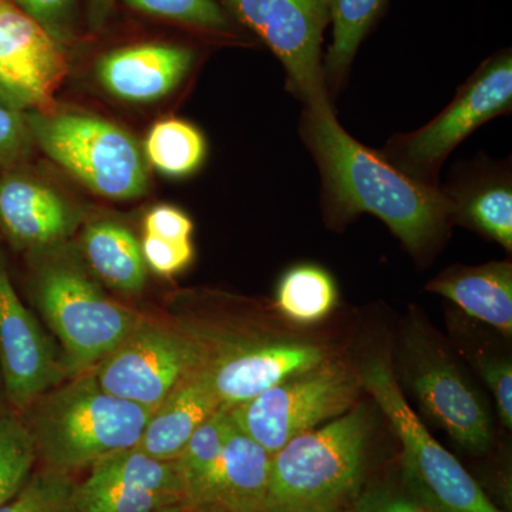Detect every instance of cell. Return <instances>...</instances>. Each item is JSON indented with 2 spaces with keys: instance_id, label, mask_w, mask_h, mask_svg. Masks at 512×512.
<instances>
[{
  "instance_id": "1",
  "label": "cell",
  "mask_w": 512,
  "mask_h": 512,
  "mask_svg": "<svg viewBox=\"0 0 512 512\" xmlns=\"http://www.w3.org/2000/svg\"><path fill=\"white\" fill-rule=\"evenodd\" d=\"M299 131L318 165L330 227H345L360 214L375 215L414 258L436 251L454 222L443 188L414 180L379 150L355 140L340 126L332 101L303 106Z\"/></svg>"
},
{
  "instance_id": "2",
  "label": "cell",
  "mask_w": 512,
  "mask_h": 512,
  "mask_svg": "<svg viewBox=\"0 0 512 512\" xmlns=\"http://www.w3.org/2000/svg\"><path fill=\"white\" fill-rule=\"evenodd\" d=\"M33 301L62 345L66 375L94 369L143 316L113 301L69 244L32 252Z\"/></svg>"
},
{
  "instance_id": "3",
  "label": "cell",
  "mask_w": 512,
  "mask_h": 512,
  "mask_svg": "<svg viewBox=\"0 0 512 512\" xmlns=\"http://www.w3.org/2000/svg\"><path fill=\"white\" fill-rule=\"evenodd\" d=\"M29 410L37 461L69 476L136 447L151 416L146 407L106 392L94 373L49 390Z\"/></svg>"
},
{
  "instance_id": "4",
  "label": "cell",
  "mask_w": 512,
  "mask_h": 512,
  "mask_svg": "<svg viewBox=\"0 0 512 512\" xmlns=\"http://www.w3.org/2000/svg\"><path fill=\"white\" fill-rule=\"evenodd\" d=\"M369 433V417L355 410L286 443L272 454L268 504L296 512L346 507L359 491Z\"/></svg>"
},
{
  "instance_id": "5",
  "label": "cell",
  "mask_w": 512,
  "mask_h": 512,
  "mask_svg": "<svg viewBox=\"0 0 512 512\" xmlns=\"http://www.w3.org/2000/svg\"><path fill=\"white\" fill-rule=\"evenodd\" d=\"M33 143L94 194L127 201L148 190V164L136 138L84 113L26 110Z\"/></svg>"
},
{
  "instance_id": "6",
  "label": "cell",
  "mask_w": 512,
  "mask_h": 512,
  "mask_svg": "<svg viewBox=\"0 0 512 512\" xmlns=\"http://www.w3.org/2000/svg\"><path fill=\"white\" fill-rule=\"evenodd\" d=\"M359 375L402 443L403 480L417 494L439 512H505L427 431L384 360H370Z\"/></svg>"
},
{
  "instance_id": "7",
  "label": "cell",
  "mask_w": 512,
  "mask_h": 512,
  "mask_svg": "<svg viewBox=\"0 0 512 512\" xmlns=\"http://www.w3.org/2000/svg\"><path fill=\"white\" fill-rule=\"evenodd\" d=\"M511 107L512 57L510 50H504L485 60L426 126L393 136L379 151L402 173L440 187L441 167L458 144L487 121L510 113Z\"/></svg>"
},
{
  "instance_id": "8",
  "label": "cell",
  "mask_w": 512,
  "mask_h": 512,
  "mask_svg": "<svg viewBox=\"0 0 512 512\" xmlns=\"http://www.w3.org/2000/svg\"><path fill=\"white\" fill-rule=\"evenodd\" d=\"M362 387L352 367L329 357L255 399L231 407L229 413L239 431L275 454L299 434L348 413Z\"/></svg>"
},
{
  "instance_id": "9",
  "label": "cell",
  "mask_w": 512,
  "mask_h": 512,
  "mask_svg": "<svg viewBox=\"0 0 512 512\" xmlns=\"http://www.w3.org/2000/svg\"><path fill=\"white\" fill-rule=\"evenodd\" d=\"M211 353L190 330L143 318L94 376L106 392L153 412L178 383L210 362Z\"/></svg>"
},
{
  "instance_id": "10",
  "label": "cell",
  "mask_w": 512,
  "mask_h": 512,
  "mask_svg": "<svg viewBox=\"0 0 512 512\" xmlns=\"http://www.w3.org/2000/svg\"><path fill=\"white\" fill-rule=\"evenodd\" d=\"M220 5L278 57L289 92L303 106L332 101L322 56L323 32L332 20V0H220Z\"/></svg>"
},
{
  "instance_id": "11",
  "label": "cell",
  "mask_w": 512,
  "mask_h": 512,
  "mask_svg": "<svg viewBox=\"0 0 512 512\" xmlns=\"http://www.w3.org/2000/svg\"><path fill=\"white\" fill-rule=\"evenodd\" d=\"M403 367L423 412L458 446L473 454L490 450L493 426L480 393L424 330L414 328L406 336Z\"/></svg>"
},
{
  "instance_id": "12",
  "label": "cell",
  "mask_w": 512,
  "mask_h": 512,
  "mask_svg": "<svg viewBox=\"0 0 512 512\" xmlns=\"http://www.w3.org/2000/svg\"><path fill=\"white\" fill-rule=\"evenodd\" d=\"M0 370L6 397L18 412H26L66 375L62 357L20 301L0 251Z\"/></svg>"
},
{
  "instance_id": "13",
  "label": "cell",
  "mask_w": 512,
  "mask_h": 512,
  "mask_svg": "<svg viewBox=\"0 0 512 512\" xmlns=\"http://www.w3.org/2000/svg\"><path fill=\"white\" fill-rule=\"evenodd\" d=\"M326 359L322 346L299 340L228 345L211 353L208 372L222 407L231 409Z\"/></svg>"
},
{
  "instance_id": "14",
  "label": "cell",
  "mask_w": 512,
  "mask_h": 512,
  "mask_svg": "<svg viewBox=\"0 0 512 512\" xmlns=\"http://www.w3.org/2000/svg\"><path fill=\"white\" fill-rule=\"evenodd\" d=\"M62 47L12 2L0 0V76L30 109L52 110L67 72Z\"/></svg>"
},
{
  "instance_id": "15",
  "label": "cell",
  "mask_w": 512,
  "mask_h": 512,
  "mask_svg": "<svg viewBox=\"0 0 512 512\" xmlns=\"http://www.w3.org/2000/svg\"><path fill=\"white\" fill-rule=\"evenodd\" d=\"M19 168L0 174V232L10 247L29 254L64 244L79 215L62 195Z\"/></svg>"
},
{
  "instance_id": "16",
  "label": "cell",
  "mask_w": 512,
  "mask_h": 512,
  "mask_svg": "<svg viewBox=\"0 0 512 512\" xmlns=\"http://www.w3.org/2000/svg\"><path fill=\"white\" fill-rule=\"evenodd\" d=\"M194 59V52L187 46L143 43L101 56L96 76L103 89L116 99L154 103L180 86Z\"/></svg>"
},
{
  "instance_id": "17",
  "label": "cell",
  "mask_w": 512,
  "mask_h": 512,
  "mask_svg": "<svg viewBox=\"0 0 512 512\" xmlns=\"http://www.w3.org/2000/svg\"><path fill=\"white\" fill-rule=\"evenodd\" d=\"M272 454L247 434L232 430L224 453L191 507L259 512L268 505Z\"/></svg>"
},
{
  "instance_id": "18",
  "label": "cell",
  "mask_w": 512,
  "mask_h": 512,
  "mask_svg": "<svg viewBox=\"0 0 512 512\" xmlns=\"http://www.w3.org/2000/svg\"><path fill=\"white\" fill-rule=\"evenodd\" d=\"M453 220L476 229L501 247L512 249V180L510 168L481 161L458 171L456 181L443 188Z\"/></svg>"
},
{
  "instance_id": "19",
  "label": "cell",
  "mask_w": 512,
  "mask_h": 512,
  "mask_svg": "<svg viewBox=\"0 0 512 512\" xmlns=\"http://www.w3.org/2000/svg\"><path fill=\"white\" fill-rule=\"evenodd\" d=\"M221 407L207 363L178 383L151 412L136 448L158 460L175 461L192 434Z\"/></svg>"
},
{
  "instance_id": "20",
  "label": "cell",
  "mask_w": 512,
  "mask_h": 512,
  "mask_svg": "<svg viewBox=\"0 0 512 512\" xmlns=\"http://www.w3.org/2000/svg\"><path fill=\"white\" fill-rule=\"evenodd\" d=\"M426 291L456 303L471 318L512 333V264L488 262L478 266H451L426 285Z\"/></svg>"
},
{
  "instance_id": "21",
  "label": "cell",
  "mask_w": 512,
  "mask_h": 512,
  "mask_svg": "<svg viewBox=\"0 0 512 512\" xmlns=\"http://www.w3.org/2000/svg\"><path fill=\"white\" fill-rule=\"evenodd\" d=\"M82 252L93 274L116 291L138 293L146 286L140 242L116 222H94L84 229Z\"/></svg>"
},
{
  "instance_id": "22",
  "label": "cell",
  "mask_w": 512,
  "mask_h": 512,
  "mask_svg": "<svg viewBox=\"0 0 512 512\" xmlns=\"http://www.w3.org/2000/svg\"><path fill=\"white\" fill-rule=\"evenodd\" d=\"M384 2L386 0H332V43L323 56V76L330 99L345 84L357 49Z\"/></svg>"
},
{
  "instance_id": "23",
  "label": "cell",
  "mask_w": 512,
  "mask_h": 512,
  "mask_svg": "<svg viewBox=\"0 0 512 512\" xmlns=\"http://www.w3.org/2000/svg\"><path fill=\"white\" fill-rule=\"evenodd\" d=\"M87 477L103 483H117L171 494L184 503V485L175 461H163L148 456L136 447L117 451L101 458L89 468Z\"/></svg>"
},
{
  "instance_id": "24",
  "label": "cell",
  "mask_w": 512,
  "mask_h": 512,
  "mask_svg": "<svg viewBox=\"0 0 512 512\" xmlns=\"http://www.w3.org/2000/svg\"><path fill=\"white\" fill-rule=\"evenodd\" d=\"M144 156L161 174L187 177L204 163L207 143L197 127L188 121H158L148 133Z\"/></svg>"
},
{
  "instance_id": "25",
  "label": "cell",
  "mask_w": 512,
  "mask_h": 512,
  "mask_svg": "<svg viewBox=\"0 0 512 512\" xmlns=\"http://www.w3.org/2000/svg\"><path fill=\"white\" fill-rule=\"evenodd\" d=\"M338 302L332 276L316 265L289 269L276 289V306L286 318L313 323L326 318Z\"/></svg>"
},
{
  "instance_id": "26",
  "label": "cell",
  "mask_w": 512,
  "mask_h": 512,
  "mask_svg": "<svg viewBox=\"0 0 512 512\" xmlns=\"http://www.w3.org/2000/svg\"><path fill=\"white\" fill-rule=\"evenodd\" d=\"M235 424L227 407H221L204 421L187 441L175 460L184 485V504L197 497L224 453Z\"/></svg>"
},
{
  "instance_id": "27",
  "label": "cell",
  "mask_w": 512,
  "mask_h": 512,
  "mask_svg": "<svg viewBox=\"0 0 512 512\" xmlns=\"http://www.w3.org/2000/svg\"><path fill=\"white\" fill-rule=\"evenodd\" d=\"M37 453L28 423L16 413L0 417V508L28 484Z\"/></svg>"
},
{
  "instance_id": "28",
  "label": "cell",
  "mask_w": 512,
  "mask_h": 512,
  "mask_svg": "<svg viewBox=\"0 0 512 512\" xmlns=\"http://www.w3.org/2000/svg\"><path fill=\"white\" fill-rule=\"evenodd\" d=\"M73 497L76 512H157L170 505L184 504L175 495L103 483L89 477L80 483L76 481Z\"/></svg>"
},
{
  "instance_id": "29",
  "label": "cell",
  "mask_w": 512,
  "mask_h": 512,
  "mask_svg": "<svg viewBox=\"0 0 512 512\" xmlns=\"http://www.w3.org/2000/svg\"><path fill=\"white\" fill-rule=\"evenodd\" d=\"M73 476L42 467L0 512H76Z\"/></svg>"
},
{
  "instance_id": "30",
  "label": "cell",
  "mask_w": 512,
  "mask_h": 512,
  "mask_svg": "<svg viewBox=\"0 0 512 512\" xmlns=\"http://www.w3.org/2000/svg\"><path fill=\"white\" fill-rule=\"evenodd\" d=\"M124 5L146 13L205 30V32L225 33L231 29L227 12L218 0H123Z\"/></svg>"
},
{
  "instance_id": "31",
  "label": "cell",
  "mask_w": 512,
  "mask_h": 512,
  "mask_svg": "<svg viewBox=\"0 0 512 512\" xmlns=\"http://www.w3.org/2000/svg\"><path fill=\"white\" fill-rule=\"evenodd\" d=\"M16 8L39 23L60 46L74 35L77 0H9Z\"/></svg>"
},
{
  "instance_id": "32",
  "label": "cell",
  "mask_w": 512,
  "mask_h": 512,
  "mask_svg": "<svg viewBox=\"0 0 512 512\" xmlns=\"http://www.w3.org/2000/svg\"><path fill=\"white\" fill-rule=\"evenodd\" d=\"M356 512H439L403 480V485H377L357 495Z\"/></svg>"
},
{
  "instance_id": "33",
  "label": "cell",
  "mask_w": 512,
  "mask_h": 512,
  "mask_svg": "<svg viewBox=\"0 0 512 512\" xmlns=\"http://www.w3.org/2000/svg\"><path fill=\"white\" fill-rule=\"evenodd\" d=\"M33 146L25 111L0 104V174L25 163Z\"/></svg>"
},
{
  "instance_id": "34",
  "label": "cell",
  "mask_w": 512,
  "mask_h": 512,
  "mask_svg": "<svg viewBox=\"0 0 512 512\" xmlns=\"http://www.w3.org/2000/svg\"><path fill=\"white\" fill-rule=\"evenodd\" d=\"M140 247L147 268L161 276L180 274L194 259L191 241L174 242L144 235Z\"/></svg>"
},
{
  "instance_id": "35",
  "label": "cell",
  "mask_w": 512,
  "mask_h": 512,
  "mask_svg": "<svg viewBox=\"0 0 512 512\" xmlns=\"http://www.w3.org/2000/svg\"><path fill=\"white\" fill-rule=\"evenodd\" d=\"M477 369L497 403L498 416L504 427H512V365L504 357L477 359Z\"/></svg>"
},
{
  "instance_id": "36",
  "label": "cell",
  "mask_w": 512,
  "mask_h": 512,
  "mask_svg": "<svg viewBox=\"0 0 512 512\" xmlns=\"http://www.w3.org/2000/svg\"><path fill=\"white\" fill-rule=\"evenodd\" d=\"M191 218L171 205H157L144 218V235L174 242L191 241Z\"/></svg>"
},
{
  "instance_id": "37",
  "label": "cell",
  "mask_w": 512,
  "mask_h": 512,
  "mask_svg": "<svg viewBox=\"0 0 512 512\" xmlns=\"http://www.w3.org/2000/svg\"><path fill=\"white\" fill-rule=\"evenodd\" d=\"M116 0H87V25L90 32L97 33L106 25Z\"/></svg>"
},
{
  "instance_id": "38",
  "label": "cell",
  "mask_w": 512,
  "mask_h": 512,
  "mask_svg": "<svg viewBox=\"0 0 512 512\" xmlns=\"http://www.w3.org/2000/svg\"><path fill=\"white\" fill-rule=\"evenodd\" d=\"M0 104L9 107V109L26 111L30 110L28 101L19 96L8 83L0 76Z\"/></svg>"
},
{
  "instance_id": "39",
  "label": "cell",
  "mask_w": 512,
  "mask_h": 512,
  "mask_svg": "<svg viewBox=\"0 0 512 512\" xmlns=\"http://www.w3.org/2000/svg\"><path fill=\"white\" fill-rule=\"evenodd\" d=\"M157 512H188V508L185 504H175L170 505V507H165L163 510Z\"/></svg>"
},
{
  "instance_id": "40",
  "label": "cell",
  "mask_w": 512,
  "mask_h": 512,
  "mask_svg": "<svg viewBox=\"0 0 512 512\" xmlns=\"http://www.w3.org/2000/svg\"><path fill=\"white\" fill-rule=\"evenodd\" d=\"M259 512H296V511L289 510V508H285V507H279V505H269L268 504V505H266L264 510L259 511Z\"/></svg>"
},
{
  "instance_id": "41",
  "label": "cell",
  "mask_w": 512,
  "mask_h": 512,
  "mask_svg": "<svg viewBox=\"0 0 512 512\" xmlns=\"http://www.w3.org/2000/svg\"><path fill=\"white\" fill-rule=\"evenodd\" d=\"M187 508L188 512H224L211 507H191V505H187Z\"/></svg>"
},
{
  "instance_id": "42",
  "label": "cell",
  "mask_w": 512,
  "mask_h": 512,
  "mask_svg": "<svg viewBox=\"0 0 512 512\" xmlns=\"http://www.w3.org/2000/svg\"><path fill=\"white\" fill-rule=\"evenodd\" d=\"M329 512H356V511L353 510L352 507H350V508L343 507V508H339V510H333V511H329Z\"/></svg>"
}]
</instances>
